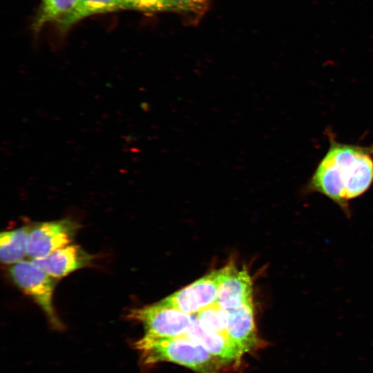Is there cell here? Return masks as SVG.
<instances>
[{
    "instance_id": "obj_1",
    "label": "cell",
    "mask_w": 373,
    "mask_h": 373,
    "mask_svg": "<svg viewBox=\"0 0 373 373\" xmlns=\"http://www.w3.org/2000/svg\"><path fill=\"white\" fill-rule=\"evenodd\" d=\"M329 142L306 190L323 194L349 215V200L364 193L373 182V149L342 144L331 135Z\"/></svg>"
},
{
    "instance_id": "obj_2",
    "label": "cell",
    "mask_w": 373,
    "mask_h": 373,
    "mask_svg": "<svg viewBox=\"0 0 373 373\" xmlns=\"http://www.w3.org/2000/svg\"><path fill=\"white\" fill-rule=\"evenodd\" d=\"M135 346L145 365L172 362L198 373H222L236 366L213 355L202 345L186 336L166 338L144 335Z\"/></svg>"
},
{
    "instance_id": "obj_3",
    "label": "cell",
    "mask_w": 373,
    "mask_h": 373,
    "mask_svg": "<svg viewBox=\"0 0 373 373\" xmlns=\"http://www.w3.org/2000/svg\"><path fill=\"white\" fill-rule=\"evenodd\" d=\"M128 316L142 323L147 336L173 338L184 336L190 329L195 314L183 312L162 300L132 309Z\"/></svg>"
},
{
    "instance_id": "obj_4",
    "label": "cell",
    "mask_w": 373,
    "mask_h": 373,
    "mask_svg": "<svg viewBox=\"0 0 373 373\" xmlns=\"http://www.w3.org/2000/svg\"><path fill=\"white\" fill-rule=\"evenodd\" d=\"M10 273L15 283L43 309L50 323L55 327H61V323L52 306L55 278L32 260H21L13 265Z\"/></svg>"
},
{
    "instance_id": "obj_5",
    "label": "cell",
    "mask_w": 373,
    "mask_h": 373,
    "mask_svg": "<svg viewBox=\"0 0 373 373\" xmlns=\"http://www.w3.org/2000/svg\"><path fill=\"white\" fill-rule=\"evenodd\" d=\"M79 226L63 219L39 222L30 227L26 239V252L32 260L45 257L57 249L70 245Z\"/></svg>"
},
{
    "instance_id": "obj_6",
    "label": "cell",
    "mask_w": 373,
    "mask_h": 373,
    "mask_svg": "<svg viewBox=\"0 0 373 373\" xmlns=\"http://www.w3.org/2000/svg\"><path fill=\"white\" fill-rule=\"evenodd\" d=\"M224 267L214 270L162 301L189 314H196L216 301Z\"/></svg>"
},
{
    "instance_id": "obj_7",
    "label": "cell",
    "mask_w": 373,
    "mask_h": 373,
    "mask_svg": "<svg viewBox=\"0 0 373 373\" xmlns=\"http://www.w3.org/2000/svg\"><path fill=\"white\" fill-rule=\"evenodd\" d=\"M227 336L245 353L260 347L254 320L252 296L238 307L228 310Z\"/></svg>"
},
{
    "instance_id": "obj_8",
    "label": "cell",
    "mask_w": 373,
    "mask_h": 373,
    "mask_svg": "<svg viewBox=\"0 0 373 373\" xmlns=\"http://www.w3.org/2000/svg\"><path fill=\"white\" fill-rule=\"evenodd\" d=\"M252 296V281L248 271L239 270L230 262L224 267L216 303L224 309H233Z\"/></svg>"
},
{
    "instance_id": "obj_9",
    "label": "cell",
    "mask_w": 373,
    "mask_h": 373,
    "mask_svg": "<svg viewBox=\"0 0 373 373\" xmlns=\"http://www.w3.org/2000/svg\"><path fill=\"white\" fill-rule=\"evenodd\" d=\"M93 256L77 245H68L49 255L32 260L55 278L64 277L75 270L88 266Z\"/></svg>"
},
{
    "instance_id": "obj_10",
    "label": "cell",
    "mask_w": 373,
    "mask_h": 373,
    "mask_svg": "<svg viewBox=\"0 0 373 373\" xmlns=\"http://www.w3.org/2000/svg\"><path fill=\"white\" fill-rule=\"evenodd\" d=\"M184 336L200 343L213 355L224 358L236 366L239 365L245 353L227 336L202 327L196 317Z\"/></svg>"
},
{
    "instance_id": "obj_11",
    "label": "cell",
    "mask_w": 373,
    "mask_h": 373,
    "mask_svg": "<svg viewBox=\"0 0 373 373\" xmlns=\"http://www.w3.org/2000/svg\"><path fill=\"white\" fill-rule=\"evenodd\" d=\"M121 9L123 0H79L75 9L57 23L61 30H66L86 17Z\"/></svg>"
},
{
    "instance_id": "obj_12",
    "label": "cell",
    "mask_w": 373,
    "mask_h": 373,
    "mask_svg": "<svg viewBox=\"0 0 373 373\" xmlns=\"http://www.w3.org/2000/svg\"><path fill=\"white\" fill-rule=\"evenodd\" d=\"M30 227L1 232L0 259L3 264L15 265L27 255L26 239Z\"/></svg>"
},
{
    "instance_id": "obj_13",
    "label": "cell",
    "mask_w": 373,
    "mask_h": 373,
    "mask_svg": "<svg viewBox=\"0 0 373 373\" xmlns=\"http://www.w3.org/2000/svg\"><path fill=\"white\" fill-rule=\"evenodd\" d=\"M79 0H42L34 28L39 29L48 22L60 19L70 14Z\"/></svg>"
},
{
    "instance_id": "obj_14",
    "label": "cell",
    "mask_w": 373,
    "mask_h": 373,
    "mask_svg": "<svg viewBox=\"0 0 373 373\" xmlns=\"http://www.w3.org/2000/svg\"><path fill=\"white\" fill-rule=\"evenodd\" d=\"M195 315L200 325L204 329L227 336L228 310L215 303Z\"/></svg>"
},
{
    "instance_id": "obj_15",
    "label": "cell",
    "mask_w": 373,
    "mask_h": 373,
    "mask_svg": "<svg viewBox=\"0 0 373 373\" xmlns=\"http://www.w3.org/2000/svg\"><path fill=\"white\" fill-rule=\"evenodd\" d=\"M148 12L173 11L170 0H123V10Z\"/></svg>"
},
{
    "instance_id": "obj_16",
    "label": "cell",
    "mask_w": 373,
    "mask_h": 373,
    "mask_svg": "<svg viewBox=\"0 0 373 373\" xmlns=\"http://www.w3.org/2000/svg\"><path fill=\"white\" fill-rule=\"evenodd\" d=\"M209 0H170L173 11L199 12Z\"/></svg>"
}]
</instances>
